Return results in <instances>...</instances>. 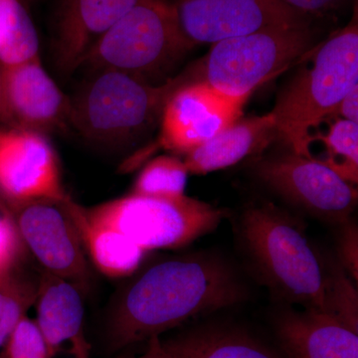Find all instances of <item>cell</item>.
Segmentation results:
<instances>
[{
  "instance_id": "obj_1",
  "label": "cell",
  "mask_w": 358,
  "mask_h": 358,
  "mask_svg": "<svg viewBox=\"0 0 358 358\" xmlns=\"http://www.w3.org/2000/svg\"><path fill=\"white\" fill-rule=\"evenodd\" d=\"M246 289L229 264L208 254L150 266L117 296L106 329L110 352L159 336L197 315L232 307Z\"/></svg>"
},
{
  "instance_id": "obj_2",
  "label": "cell",
  "mask_w": 358,
  "mask_h": 358,
  "mask_svg": "<svg viewBox=\"0 0 358 358\" xmlns=\"http://www.w3.org/2000/svg\"><path fill=\"white\" fill-rule=\"evenodd\" d=\"M240 233L268 288L305 310L327 313L334 262L315 251L298 219L271 202H257L242 214Z\"/></svg>"
},
{
  "instance_id": "obj_3",
  "label": "cell",
  "mask_w": 358,
  "mask_h": 358,
  "mask_svg": "<svg viewBox=\"0 0 358 358\" xmlns=\"http://www.w3.org/2000/svg\"><path fill=\"white\" fill-rule=\"evenodd\" d=\"M313 53L312 62L285 87L270 112L278 140L307 157H312L315 129L334 117L341 100L358 85L357 14Z\"/></svg>"
},
{
  "instance_id": "obj_4",
  "label": "cell",
  "mask_w": 358,
  "mask_h": 358,
  "mask_svg": "<svg viewBox=\"0 0 358 358\" xmlns=\"http://www.w3.org/2000/svg\"><path fill=\"white\" fill-rule=\"evenodd\" d=\"M183 84L182 75L157 85L120 71H93L70 99V126L96 143H129L159 121L169 96Z\"/></svg>"
},
{
  "instance_id": "obj_5",
  "label": "cell",
  "mask_w": 358,
  "mask_h": 358,
  "mask_svg": "<svg viewBox=\"0 0 358 358\" xmlns=\"http://www.w3.org/2000/svg\"><path fill=\"white\" fill-rule=\"evenodd\" d=\"M192 48L169 0H141L101 37L82 67L120 71L154 84Z\"/></svg>"
},
{
  "instance_id": "obj_6",
  "label": "cell",
  "mask_w": 358,
  "mask_h": 358,
  "mask_svg": "<svg viewBox=\"0 0 358 358\" xmlns=\"http://www.w3.org/2000/svg\"><path fill=\"white\" fill-rule=\"evenodd\" d=\"M308 23L277 26L212 44L192 82H200L233 96H250L254 90L313 49Z\"/></svg>"
},
{
  "instance_id": "obj_7",
  "label": "cell",
  "mask_w": 358,
  "mask_h": 358,
  "mask_svg": "<svg viewBox=\"0 0 358 358\" xmlns=\"http://www.w3.org/2000/svg\"><path fill=\"white\" fill-rule=\"evenodd\" d=\"M92 222L113 228L148 252L187 246L220 225L226 211L192 197L131 194L84 207Z\"/></svg>"
},
{
  "instance_id": "obj_8",
  "label": "cell",
  "mask_w": 358,
  "mask_h": 358,
  "mask_svg": "<svg viewBox=\"0 0 358 358\" xmlns=\"http://www.w3.org/2000/svg\"><path fill=\"white\" fill-rule=\"evenodd\" d=\"M256 173L289 203L329 223L345 222L357 205L355 185L313 157L292 152L266 157L257 164Z\"/></svg>"
},
{
  "instance_id": "obj_9",
  "label": "cell",
  "mask_w": 358,
  "mask_h": 358,
  "mask_svg": "<svg viewBox=\"0 0 358 358\" xmlns=\"http://www.w3.org/2000/svg\"><path fill=\"white\" fill-rule=\"evenodd\" d=\"M70 196L62 199H38L6 206L23 245L43 272L88 286L90 273L83 244L68 209Z\"/></svg>"
},
{
  "instance_id": "obj_10",
  "label": "cell",
  "mask_w": 358,
  "mask_h": 358,
  "mask_svg": "<svg viewBox=\"0 0 358 358\" xmlns=\"http://www.w3.org/2000/svg\"><path fill=\"white\" fill-rule=\"evenodd\" d=\"M193 47L214 44L264 28L305 24L307 16L279 0H169Z\"/></svg>"
},
{
  "instance_id": "obj_11",
  "label": "cell",
  "mask_w": 358,
  "mask_h": 358,
  "mask_svg": "<svg viewBox=\"0 0 358 358\" xmlns=\"http://www.w3.org/2000/svg\"><path fill=\"white\" fill-rule=\"evenodd\" d=\"M248 96L226 95L200 82L173 92L160 117V147L186 155L239 120Z\"/></svg>"
},
{
  "instance_id": "obj_12",
  "label": "cell",
  "mask_w": 358,
  "mask_h": 358,
  "mask_svg": "<svg viewBox=\"0 0 358 358\" xmlns=\"http://www.w3.org/2000/svg\"><path fill=\"white\" fill-rule=\"evenodd\" d=\"M55 148L47 134L0 124V200L4 206L67 197Z\"/></svg>"
},
{
  "instance_id": "obj_13",
  "label": "cell",
  "mask_w": 358,
  "mask_h": 358,
  "mask_svg": "<svg viewBox=\"0 0 358 358\" xmlns=\"http://www.w3.org/2000/svg\"><path fill=\"white\" fill-rule=\"evenodd\" d=\"M7 110L18 128L48 134L70 126V99L42 66L39 57L0 64Z\"/></svg>"
},
{
  "instance_id": "obj_14",
  "label": "cell",
  "mask_w": 358,
  "mask_h": 358,
  "mask_svg": "<svg viewBox=\"0 0 358 358\" xmlns=\"http://www.w3.org/2000/svg\"><path fill=\"white\" fill-rule=\"evenodd\" d=\"M81 291L74 282L47 272L39 278L35 322L47 358H90Z\"/></svg>"
},
{
  "instance_id": "obj_15",
  "label": "cell",
  "mask_w": 358,
  "mask_h": 358,
  "mask_svg": "<svg viewBox=\"0 0 358 358\" xmlns=\"http://www.w3.org/2000/svg\"><path fill=\"white\" fill-rule=\"evenodd\" d=\"M141 0H62L53 42L59 70L82 67L96 42Z\"/></svg>"
},
{
  "instance_id": "obj_16",
  "label": "cell",
  "mask_w": 358,
  "mask_h": 358,
  "mask_svg": "<svg viewBox=\"0 0 358 358\" xmlns=\"http://www.w3.org/2000/svg\"><path fill=\"white\" fill-rule=\"evenodd\" d=\"M275 331L287 358H358V331L327 313L285 310Z\"/></svg>"
},
{
  "instance_id": "obj_17",
  "label": "cell",
  "mask_w": 358,
  "mask_h": 358,
  "mask_svg": "<svg viewBox=\"0 0 358 358\" xmlns=\"http://www.w3.org/2000/svg\"><path fill=\"white\" fill-rule=\"evenodd\" d=\"M278 140L271 113L237 120L217 136L185 155L189 173L206 174L238 164L258 155Z\"/></svg>"
},
{
  "instance_id": "obj_18",
  "label": "cell",
  "mask_w": 358,
  "mask_h": 358,
  "mask_svg": "<svg viewBox=\"0 0 358 358\" xmlns=\"http://www.w3.org/2000/svg\"><path fill=\"white\" fill-rule=\"evenodd\" d=\"M68 209L83 247L100 272L115 279L136 273L145 261L147 250L113 228L92 222L85 215L84 206L71 197Z\"/></svg>"
},
{
  "instance_id": "obj_19",
  "label": "cell",
  "mask_w": 358,
  "mask_h": 358,
  "mask_svg": "<svg viewBox=\"0 0 358 358\" xmlns=\"http://www.w3.org/2000/svg\"><path fill=\"white\" fill-rule=\"evenodd\" d=\"M164 343L180 358H279L248 334L224 327L197 329Z\"/></svg>"
},
{
  "instance_id": "obj_20",
  "label": "cell",
  "mask_w": 358,
  "mask_h": 358,
  "mask_svg": "<svg viewBox=\"0 0 358 358\" xmlns=\"http://www.w3.org/2000/svg\"><path fill=\"white\" fill-rule=\"evenodd\" d=\"M39 37L23 0H0V64L39 57Z\"/></svg>"
},
{
  "instance_id": "obj_21",
  "label": "cell",
  "mask_w": 358,
  "mask_h": 358,
  "mask_svg": "<svg viewBox=\"0 0 358 358\" xmlns=\"http://www.w3.org/2000/svg\"><path fill=\"white\" fill-rule=\"evenodd\" d=\"M39 279L20 267L0 277V358H6L9 341L26 313L35 305Z\"/></svg>"
},
{
  "instance_id": "obj_22",
  "label": "cell",
  "mask_w": 358,
  "mask_h": 358,
  "mask_svg": "<svg viewBox=\"0 0 358 358\" xmlns=\"http://www.w3.org/2000/svg\"><path fill=\"white\" fill-rule=\"evenodd\" d=\"M327 131L312 136L313 141H322L324 155L320 162L352 185L358 182V124L341 117L326 122ZM312 154V152H310Z\"/></svg>"
},
{
  "instance_id": "obj_23",
  "label": "cell",
  "mask_w": 358,
  "mask_h": 358,
  "mask_svg": "<svg viewBox=\"0 0 358 358\" xmlns=\"http://www.w3.org/2000/svg\"><path fill=\"white\" fill-rule=\"evenodd\" d=\"M188 174L185 160L176 155H159L143 167L131 193L166 199L185 196Z\"/></svg>"
},
{
  "instance_id": "obj_24",
  "label": "cell",
  "mask_w": 358,
  "mask_h": 358,
  "mask_svg": "<svg viewBox=\"0 0 358 358\" xmlns=\"http://www.w3.org/2000/svg\"><path fill=\"white\" fill-rule=\"evenodd\" d=\"M327 315L358 331V294L348 273L334 263L331 288L327 296Z\"/></svg>"
},
{
  "instance_id": "obj_25",
  "label": "cell",
  "mask_w": 358,
  "mask_h": 358,
  "mask_svg": "<svg viewBox=\"0 0 358 358\" xmlns=\"http://www.w3.org/2000/svg\"><path fill=\"white\" fill-rule=\"evenodd\" d=\"M24 249L13 218L2 204L0 207V277L20 267Z\"/></svg>"
},
{
  "instance_id": "obj_26",
  "label": "cell",
  "mask_w": 358,
  "mask_h": 358,
  "mask_svg": "<svg viewBox=\"0 0 358 358\" xmlns=\"http://www.w3.org/2000/svg\"><path fill=\"white\" fill-rule=\"evenodd\" d=\"M6 358H47L43 338L35 320L27 317L21 320L7 345Z\"/></svg>"
},
{
  "instance_id": "obj_27",
  "label": "cell",
  "mask_w": 358,
  "mask_h": 358,
  "mask_svg": "<svg viewBox=\"0 0 358 358\" xmlns=\"http://www.w3.org/2000/svg\"><path fill=\"white\" fill-rule=\"evenodd\" d=\"M336 248L338 263L355 282L358 280V229L352 219L341 224Z\"/></svg>"
},
{
  "instance_id": "obj_28",
  "label": "cell",
  "mask_w": 358,
  "mask_h": 358,
  "mask_svg": "<svg viewBox=\"0 0 358 358\" xmlns=\"http://www.w3.org/2000/svg\"><path fill=\"white\" fill-rule=\"evenodd\" d=\"M303 15L322 14L338 8L345 0H279Z\"/></svg>"
},
{
  "instance_id": "obj_29",
  "label": "cell",
  "mask_w": 358,
  "mask_h": 358,
  "mask_svg": "<svg viewBox=\"0 0 358 358\" xmlns=\"http://www.w3.org/2000/svg\"><path fill=\"white\" fill-rule=\"evenodd\" d=\"M334 117L346 121L358 122V85L353 87L339 103L333 117Z\"/></svg>"
},
{
  "instance_id": "obj_30",
  "label": "cell",
  "mask_w": 358,
  "mask_h": 358,
  "mask_svg": "<svg viewBox=\"0 0 358 358\" xmlns=\"http://www.w3.org/2000/svg\"><path fill=\"white\" fill-rule=\"evenodd\" d=\"M148 343L147 350L138 358H180L164 345L159 336L148 339Z\"/></svg>"
},
{
  "instance_id": "obj_31",
  "label": "cell",
  "mask_w": 358,
  "mask_h": 358,
  "mask_svg": "<svg viewBox=\"0 0 358 358\" xmlns=\"http://www.w3.org/2000/svg\"><path fill=\"white\" fill-rule=\"evenodd\" d=\"M0 124H2V126L15 127L13 117H11L8 110H7L6 101H4L1 79H0Z\"/></svg>"
},
{
  "instance_id": "obj_32",
  "label": "cell",
  "mask_w": 358,
  "mask_h": 358,
  "mask_svg": "<svg viewBox=\"0 0 358 358\" xmlns=\"http://www.w3.org/2000/svg\"><path fill=\"white\" fill-rule=\"evenodd\" d=\"M122 358H138V357H122Z\"/></svg>"
},
{
  "instance_id": "obj_33",
  "label": "cell",
  "mask_w": 358,
  "mask_h": 358,
  "mask_svg": "<svg viewBox=\"0 0 358 358\" xmlns=\"http://www.w3.org/2000/svg\"><path fill=\"white\" fill-rule=\"evenodd\" d=\"M23 1H24V2L28 1V2H29V1H32V0H23Z\"/></svg>"
},
{
  "instance_id": "obj_34",
  "label": "cell",
  "mask_w": 358,
  "mask_h": 358,
  "mask_svg": "<svg viewBox=\"0 0 358 358\" xmlns=\"http://www.w3.org/2000/svg\"><path fill=\"white\" fill-rule=\"evenodd\" d=\"M1 205H2V203H1V202H0V207H1Z\"/></svg>"
}]
</instances>
